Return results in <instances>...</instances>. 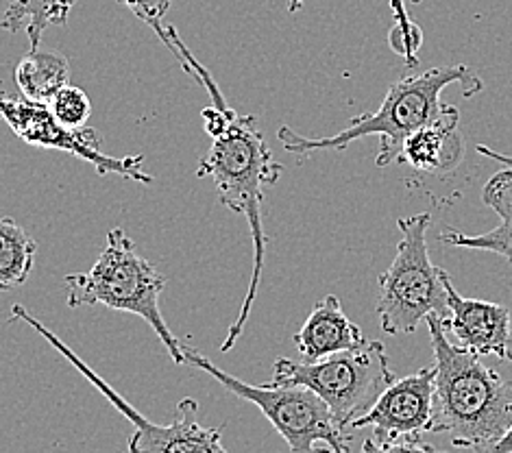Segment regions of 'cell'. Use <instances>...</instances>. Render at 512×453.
Instances as JSON below:
<instances>
[{"mask_svg": "<svg viewBox=\"0 0 512 453\" xmlns=\"http://www.w3.org/2000/svg\"><path fill=\"white\" fill-rule=\"evenodd\" d=\"M460 112L414 131L401 144L397 162L410 164L419 173L443 175L456 170L465 157V140L458 131Z\"/></svg>", "mask_w": 512, "mask_h": 453, "instance_id": "13", "label": "cell"}, {"mask_svg": "<svg viewBox=\"0 0 512 453\" xmlns=\"http://www.w3.org/2000/svg\"><path fill=\"white\" fill-rule=\"evenodd\" d=\"M432 223L430 212H419L408 218H399L401 240L397 244L395 260L380 277V301L377 316L386 334H412L430 316H449V299L445 275L430 260L428 229Z\"/></svg>", "mask_w": 512, "mask_h": 453, "instance_id": "6", "label": "cell"}, {"mask_svg": "<svg viewBox=\"0 0 512 453\" xmlns=\"http://www.w3.org/2000/svg\"><path fill=\"white\" fill-rule=\"evenodd\" d=\"M362 453H445V451L425 443L421 436H406V438H393V440H377L371 436L364 440Z\"/></svg>", "mask_w": 512, "mask_h": 453, "instance_id": "21", "label": "cell"}, {"mask_svg": "<svg viewBox=\"0 0 512 453\" xmlns=\"http://www.w3.org/2000/svg\"><path fill=\"white\" fill-rule=\"evenodd\" d=\"M303 3H306V0H288L290 14H297V11L303 7Z\"/></svg>", "mask_w": 512, "mask_h": 453, "instance_id": "24", "label": "cell"}, {"mask_svg": "<svg viewBox=\"0 0 512 453\" xmlns=\"http://www.w3.org/2000/svg\"><path fill=\"white\" fill-rule=\"evenodd\" d=\"M434 351V406L428 432L447 434L451 445L482 453L512 425V382L480 355L458 347L438 316L425 318Z\"/></svg>", "mask_w": 512, "mask_h": 453, "instance_id": "2", "label": "cell"}, {"mask_svg": "<svg viewBox=\"0 0 512 453\" xmlns=\"http://www.w3.org/2000/svg\"><path fill=\"white\" fill-rule=\"evenodd\" d=\"M482 453H512V425L506 430V434L497 440L495 445H491Z\"/></svg>", "mask_w": 512, "mask_h": 453, "instance_id": "22", "label": "cell"}, {"mask_svg": "<svg viewBox=\"0 0 512 453\" xmlns=\"http://www.w3.org/2000/svg\"><path fill=\"white\" fill-rule=\"evenodd\" d=\"M460 83L465 96H473L482 90V79L469 66H438L423 72H414L395 81L386 92L380 109L373 114H362L349 120V125L329 138H306L290 127H279L277 138L284 151L297 157H308L319 151H343L349 144L367 136H380L377 166L397 162L401 144L414 131L432 125L445 116L456 114L454 105L441 101L449 85Z\"/></svg>", "mask_w": 512, "mask_h": 453, "instance_id": "3", "label": "cell"}, {"mask_svg": "<svg viewBox=\"0 0 512 453\" xmlns=\"http://www.w3.org/2000/svg\"><path fill=\"white\" fill-rule=\"evenodd\" d=\"M186 364L212 375L231 395L260 408L290 453H349V434L340 430L327 403L303 386L249 384L225 373L197 349L184 345Z\"/></svg>", "mask_w": 512, "mask_h": 453, "instance_id": "7", "label": "cell"}, {"mask_svg": "<svg viewBox=\"0 0 512 453\" xmlns=\"http://www.w3.org/2000/svg\"><path fill=\"white\" fill-rule=\"evenodd\" d=\"M482 201L489 205L491 210L499 216V227L484 231V234L471 236L460 234L454 227H447L438 240L449 247L458 249H475V251H489L499 257H504L512 264V168L506 166L502 173L493 175L482 190Z\"/></svg>", "mask_w": 512, "mask_h": 453, "instance_id": "14", "label": "cell"}, {"mask_svg": "<svg viewBox=\"0 0 512 453\" xmlns=\"http://www.w3.org/2000/svg\"><path fill=\"white\" fill-rule=\"evenodd\" d=\"M164 288L166 277L136 251V242L127 231L112 227L90 271L66 277V303L68 308L105 305L109 310L144 318L162 340L170 360L184 366V345L175 338V332H170L160 310Z\"/></svg>", "mask_w": 512, "mask_h": 453, "instance_id": "4", "label": "cell"}, {"mask_svg": "<svg viewBox=\"0 0 512 453\" xmlns=\"http://www.w3.org/2000/svg\"><path fill=\"white\" fill-rule=\"evenodd\" d=\"M478 153H482V155H486V157H491V159H495V162H499V164H504V166L512 168V155H506V153H499V151L491 149V146H486V144H478Z\"/></svg>", "mask_w": 512, "mask_h": 453, "instance_id": "23", "label": "cell"}, {"mask_svg": "<svg viewBox=\"0 0 512 453\" xmlns=\"http://www.w3.org/2000/svg\"><path fill=\"white\" fill-rule=\"evenodd\" d=\"M168 38L175 48V57L181 68L197 79L205 92L210 94V105L203 109L201 118L205 133L212 138V146L199 162L197 177H210L214 181L218 201L229 212L245 214L253 240V271L247 295L242 301L238 318L229 327L227 338L221 345V349L227 353L236 347L238 338L245 332L253 303L258 299L268 242L262 223L264 188L275 186L284 173V166L277 162L271 146L266 144L255 116H242L225 101L212 72L190 53V48L181 40L175 27H168Z\"/></svg>", "mask_w": 512, "mask_h": 453, "instance_id": "1", "label": "cell"}, {"mask_svg": "<svg viewBox=\"0 0 512 453\" xmlns=\"http://www.w3.org/2000/svg\"><path fill=\"white\" fill-rule=\"evenodd\" d=\"M0 122L16 133V136L31 146L48 151H64L75 155L83 162L96 168L99 175H118L151 186L153 177L144 173V155H127L114 157L101 151L103 136L92 127L70 129L64 122H59L51 107L44 103H35L29 99H14L5 92H0Z\"/></svg>", "mask_w": 512, "mask_h": 453, "instance_id": "9", "label": "cell"}, {"mask_svg": "<svg viewBox=\"0 0 512 453\" xmlns=\"http://www.w3.org/2000/svg\"><path fill=\"white\" fill-rule=\"evenodd\" d=\"M434 366L408 377H395L375 406L353 421L351 430L373 427V438L393 440L428 432L434 406Z\"/></svg>", "mask_w": 512, "mask_h": 453, "instance_id": "10", "label": "cell"}, {"mask_svg": "<svg viewBox=\"0 0 512 453\" xmlns=\"http://www.w3.org/2000/svg\"><path fill=\"white\" fill-rule=\"evenodd\" d=\"M70 75V61L57 51H29L14 70L16 85L24 99L48 105L64 88Z\"/></svg>", "mask_w": 512, "mask_h": 453, "instance_id": "15", "label": "cell"}, {"mask_svg": "<svg viewBox=\"0 0 512 453\" xmlns=\"http://www.w3.org/2000/svg\"><path fill=\"white\" fill-rule=\"evenodd\" d=\"M393 382L395 373L380 340H367L358 349L327 355L316 362L277 358L271 379V384L303 386L319 395L345 434Z\"/></svg>", "mask_w": 512, "mask_h": 453, "instance_id": "5", "label": "cell"}, {"mask_svg": "<svg viewBox=\"0 0 512 453\" xmlns=\"http://www.w3.org/2000/svg\"><path fill=\"white\" fill-rule=\"evenodd\" d=\"M388 3L395 14V27L390 29L388 42H390V46H393V51L397 55L406 59L408 68H417L419 66L417 53L423 44V33L417 24L410 20L408 9H406V0H388Z\"/></svg>", "mask_w": 512, "mask_h": 453, "instance_id": "18", "label": "cell"}, {"mask_svg": "<svg viewBox=\"0 0 512 453\" xmlns=\"http://www.w3.org/2000/svg\"><path fill=\"white\" fill-rule=\"evenodd\" d=\"M48 107H51L55 118L59 122H64L70 129L85 127V122L92 116L90 96L72 83H66L64 88L53 96V101L48 103Z\"/></svg>", "mask_w": 512, "mask_h": 453, "instance_id": "19", "label": "cell"}, {"mask_svg": "<svg viewBox=\"0 0 512 453\" xmlns=\"http://www.w3.org/2000/svg\"><path fill=\"white\" fill-rule=\"evenodd\" d=\"M16 321L35 329V332H38L59 355H64V358L75 366V369L88 379V382L125 416V419H129V423L133 425V436L129 438V453H227V449L223 447V430L221 427H205L199 421V403L192 397L179 401L175 419L168 425L153 423L133 408L125 397H120L116 390L92 369V366L85 364L62 338L55 336L51 329L42 321H38V318L20 303H16L9 314V323Z\"/></svg>", "mask_w": 512, "mask_h": 453, "instance_id": "8", "label": "cell"}, {"mask_svg": "<svg viewBox=\"0 0 512 453\" xmlns=\"http://www.w3.org/2000/svg\"><path fill=\"white\" fill-rule=\"evenodd\" d=\"M449 316L443 318L447 336L454 338L458 347L475 355H495L499 360L512 362V316L499 303L469 299L458 295L445 275Z\"/></svg>", "mask_w": 512, "mask_h": 453, "instance_id": "11", "label": "cell"}, {"mask_svg": "<svg viewBox=\"0 0 512 453\" xmlns=\"http://www.w3.org/2000/svg\"><path fill=\"white\" fill-rule=\"evenodd\" d=\"M364 338L362 329L349 321L338 297L327 295L314 305L306 323L295 336V345L306 362L323 360L327 355L343 353L349 349L362 347Z\"/></svg>", "mask_w": 512, "mask_h": 453, "instance_id": "12", "label": "cell"}, {"mask_svg": "<svg viewBox=\"0 0 512 453\" xmlns=\"http://www.w3.org/2000/svg\"><path fill=\"white\" fill-rule=\"evenodd\" d=\"M116 3L125 5L131 14L138 20H142L146 27H149L157 38L162 40V44L168 48V51L175 55V48L168 38V27H164V18L168 14L170 5H173V0H116Z\"/></svg>", "mask_w": 512, "mask_h": 453, "instance_id": "20", "label": "cell"}, {"mask_svg": "<svg viewBox=\"0 0 512 453\" xmlns=\"http://www.w3.org/2000/svg\"><path fill=\"white\" fill-rule=\"evenodd\" d=\"M35 255L38 242L18 225V220L0 216V292H11L27 284Z\"/></svg>", "mask_w": 512, "mask_h": 453, "instance_id": "17", "label": "cell"}, {"mask_svg": "<svg viewBox=\"0 0 512 453\" xmlns=\"http://www.w3.org/2000/svg\"><path fill=\"white\" fill-rule=\"evenodd\" d=\"M77 0H7L0 29L27 33L29 48L38 51L42 35L51 27H64Z\"/></svg>", "mask_w": 512, "mask_h": 453, "instance_id": "16", "label": "cell"}]
</instances>
